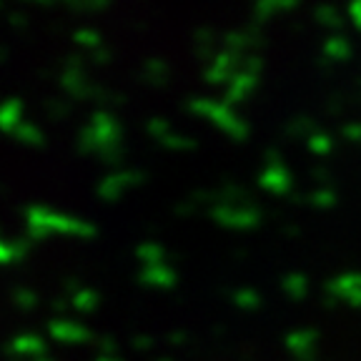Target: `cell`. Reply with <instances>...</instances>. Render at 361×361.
<instances>
[]
</instances>
